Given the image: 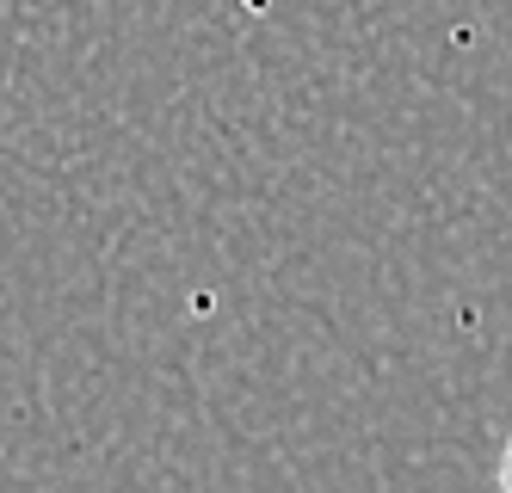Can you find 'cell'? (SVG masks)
<instances>
[{"instance_id":"obj_1","label":"cell","mask_w":512,"mask_h":493,"mask_svg":"<svg viewBox=\"0 0 512 493\" xmlns=\"http://www.w3.org/2000/svg\"><path fill=\"white\" fill-rule=\"evenodd\" d=\"M494 493H512V432H506V450H500V481H494Z\"/></svg>"}]
</instances>
